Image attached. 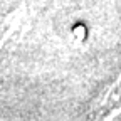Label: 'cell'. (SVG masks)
<instances>
[{"instance_id":"obj_1","label":"cell","mask_w":121,"mask_h":121,"mask_svg":"<svg viewBox=\"0 0 121 121\" xmlns=\"http://www.w3.org/2000/svg\"><path fill=\"white\" fill-rule=\"evenodd\" d=\"M96 121H113L121 114V72L91 106Z\"/></svg>"}]
</instances>
